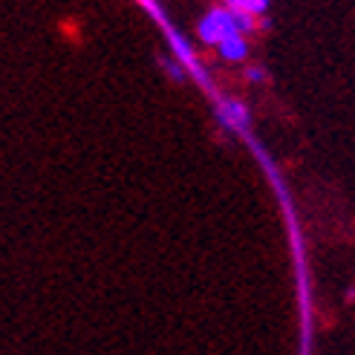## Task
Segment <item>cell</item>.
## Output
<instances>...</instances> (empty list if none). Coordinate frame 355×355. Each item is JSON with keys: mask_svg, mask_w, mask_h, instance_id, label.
<instances>
[{"mask_svg": "<svg viewBox=\"0 0 355 355\" xmlns=\"http://www.w3.org/2000/svg\"><path fill=\"white\" fill-rule=\"evenodd\" d=\"M232 35H240L237 26H234V15L228 12V9H214V12H208L202 17V24H200V38L205 44H223L225 38H232Z\"/></svg>", "mask_w": 355, "mask_h": 355, "instance_id": "obj_1", "label": "cell"}, {"mask_svg": "<svg viewBox=\"0 0 355 355\" xmlns=\"http://www.w3.org/2000/svg\"><path fill=\"white\" fill-rule=\"evenodd\" d=\"M220 119L228 124V128H245L248 124V110L240 101H223L220 104Z\"/></svg>", "mask_w": 355, "mask_h": 355, "instance_id": "obj_2", "label": "cell"}, {"mask_svg": "<svg viewBox=\"0 0 355 355\" xmlns=\"http://www.w3.org/2000/svg\"><path fill=\"white\" fill-rule=\"evenodd\" d=\"M245 52H248V46H245V38H243V35H232V38H225V41L220 44V55L228 58V61H240V58H245Z\"/></svg>", "mask_w": 355, "mask_h": 355, "instance_id": "obj_3", "label": "cell"}, {"mask_svg": "<svg viewBox=\"0 0 355 355\" xmlns=\"http://www.w3.org/2000/svg\"><path fill=\"white\" fill-rule=\"evenodd\" d=\"M228 9H237V12H245V15H260L269 9V3L266 0H234V3H228Z\"/></svg>", "mask_w": 355, "mask_h": 355, "instance_id": "obj_4", "label": "cell"}, {"mask_svg": "<svg viewBox=\"0 0 355 355\" xmlns=\"http://www.w3.org/2000/svg\"><path fill=\"white\" fill-rule=\"evenodd\" d=\"M171 46H173V52H176V55H180L188 67H197V64H193V52H191V46L185 44V38H182V35H176V32H171Z\"/></svg>", "mask_w": 355, "mask_h": 355, "instance_id": "obj_5", "label": "cell"}, {"mask_svg": "<svg viewBox=\"0 0 355 355\" xmlns=\"http://www.w3.org/2000/svg\"><path fill=\"white\" fill-rule=\"evenodd\" d=\"M234 15V26H237V32L243 35V32H252L254 29V17L252 15H245V12H237V9H228Z\"/></svg>", "mask_w": 355, "mask_h": 355, "instance_id": "obj_6", "label": "cell"}]
</instances>
